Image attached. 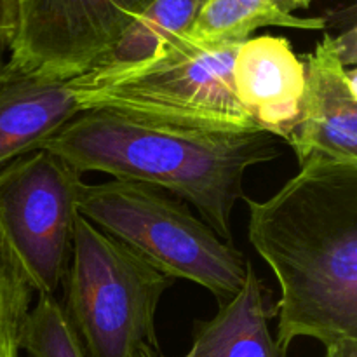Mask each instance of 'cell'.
Returning a JSON list of instances; mask_svg holds the SVG:
<instances>
[{
  "label": "cell",
  "mask_w": 357,
  "mask_h": 357,
  "mask_svg": "<svg viewBox=\"0 0 357 357\" xmlns=\"http://www.w3.org/2000/svg\"><path fill=\"white\" fill-rule=\"evenodd\" d=\"M261 26L323 30L326 20L284 14L265 0H206L187 33L211 44H243Z\"/></svg>",
  "instance_id": "cell-13"
},
{
  "label": "cell",
  "mask_w": 357,
  "mask_h": 357,
  "mask_svg": "<svg viewBox=\"0 0 357 357\" xmlns=\"http://www.w3.org/2000/svg\"><path fill=\"white\" fill-rule=\"evenodd\" d=\"M204 2H206V0H204Z\"/></svg>",
  "instance_id": "cell-20"
},
{
  "label": "cell",
  "mask_w": 357,
  "mask_h": 357,
  "mask_svg": "<svg viewBox=\"0 0 357 357\" xmlns=\"http://www.w3.org/2000/svg\"><path fill=\"white\" fill-rule=\"evenodd\" d=\"M80 112L72 79L0 63V167L40 149Z\"/></svg>",
  "instance_id": "cell-10"
},
{
  "label": "cell",
  "mask_w": 357,
  "mask_h": 357,
  "mask_svg": "<svg viewBox=\"0 0 357 357\" xmlns=\"http://www.w3.org/2000/svg\"><path fill=\"white\" fill-rule=\"evenodd\" d=\"M174 279L77 216L63 316L84 357H164L155 316Z\"/></svg>",
  "instance_id": "cell-3"
},
{
  "label": "cell",
  "mask_w": 357,
  "mask_h": 357,
  "mask_svg": "<svg viewBox=\"0 0 357 357\" xmlns=\"http://www.w3.org/2000/svg\"><path fill=\"white\" fill-rule=\"evenodd\" d=\"M351 345H357V344L331 345V347H326V354H324V357H347L349 347H351Z\"/></svg>",
  "instance_id": "cell-19"
},
{
  "label": "cell",
  "mask_w": 357,
  "mask_h": 357,
  "mask_svg": "<svg viewBox=\"0 0 357 357\" xmlns=\"http://www.w3.org/2000/svg\"><path fill=\"white\" fill-rule=\"evenodd\" d=\"M153 0H16L10 61L56 79L84 75Z\"/></svg>",
  "instance_id": "cell-7"
},
{
  "label": "cell",
  "mask_w": 357,
  "mask_h": 357,
  "mask_svg": "<svg viewBox=\"0 0 357 357\" xmlns=\"http://www.w3.org/2000/svg\"><path fill=\"white\" fill-rule=\"evenodd\" d=\"M202 3L204 0H153L94 68L73 79V86H96L155 59L174 38L190 30Z\"/></svg>",
  "instance_id": "cell-12"
},
{
  "label": "cell",
  "mask_w": 357,
  "mask_h": 357,
  "mask_svg": "<svg viewBox=\"0 0 357 357\" xmlns=\"http://www.w3.org/2000/svg\"><path fill=\"white\" fill-rule=\"evenodd\" d=\"M82 174L37 149L0 167V241L38 296L65 284Z\"/></svg>",
  "instance_id": "cell-6"
},
{
  "label": "cell",
  "mask_w": 357,
  "mask_h": 357,
  "mask_svg": "<svg viewBox=\"0 0 357 357\" xmlns=\"http://www.w3.org/2000/svg\"><path fill=\"white\" fill-rule=\"evenodd\" d=\"M239 45L211 44L183 33L152 61L107 82L73 89L82 110L107 108L195 128L258 129L234 91L232 66Z\"/></svg>",
  "instance_id": "cell-5"
},
{
  "label": "cell",
  "mask_w": 357,
  "mask_h": 357,
  "mask_svg": "<svg viewBox=\"0 0 357 357\" xmlns=\"http://www.w3.org/2000/svg\"><path fill=\"white\" fill-rule=\"evenodd\" d=\"M300 114L288 138L298 164H357V68H345L330 33L305 58Z\"/></svg>",
  "instance_id": "cell-8"
},
{
  "label": "cell",
  "mask_w": 357,
  "mask_h": 357,
  "mask_svg": "<svg viewBox=\"0 0 357 357\" xmlns=\"http://www.w3.org/2000/svg\"><path fill=\"white\" fill-rule=\"evenodd\" d=\"M275 314L271 289L246 260L241 291L222 303L211 319L195 321L192 347L183 357H288L268 326Z\"/></svg>",
  "instance_id": "cell-11"
},
{
  "label": "cell",
  "mask_w": 357,
  "mask_h": 357,
  "mask_svg": "<svg viewBox=\"0 0 357 357\" xmlns=\"http://www.w3.org/2000/svg\"><path fill=\"white\" fill-rule=\"evenodd\" d=\"M335 38V47H337L338 56H340L342 63L345 68H356L357 63V35L356 26L352 24L347 31Z\"/></svg>",
  "instance_id": "cell-16"
},
{
  "label": "cell",
  "mask_w": 357,
  "mask_h": 357,
  "mask_svg": "<svg viewBox=\"0 0 357 357\" xmlns=\"http://www.w3.org/2000/svg\"><path fill=\"white\" fill-rule=\"evenodd\" d=\"M281 146L282 139L260 129L195 128L94 108L80 112L40 149L80 174L100 171L169 192L232 243V213L246 197V171L278 159Z\"/></svg>",
  "instance_id": "cell-2"
},
{
  "label": "cell",
  "mask_w": 357,
  "mask_h": 357,
  "mask_svg": "<svg viewBox=\"0 0 357 357\" xmlns=\"http://www.w3.org/2000/svg\"><path fill=\"white\" fill-rule=\"evenodd\" d=\"M236 98L258 129L288 142L300 114L305 65L284 37H250L232 66Z\"/></svg>",
  "instance_id": "cell-9"
},
{
  "label": "cell",
  "mask_w": 357,
  "mask_h": 357,
  "mask_svg": "<svg viewBox=\"0 0 357 357\" xmlns=\"http://www.w3.org/2000/svg\"><path fill=\"white\" fill-rule=\"evenodd\" d=\"M16 30V0H0V44H9Z\"/></svg>",
  "instance_id": "cell-17"
},
{
  "label": "cell",
  "mask_w": 357,
  "mask_h": 357,
  "mask_svg": "<svg viewBox=\"0 0 357 357\" xmlns=\"http://www.w3.org/2000/svg\"><path fill=\"white\" fill-rule=\"evenodd\" d=\"M265 2L284 14H295V10L298 9H309L314 0H265Z\"/></svg>",
  "instance_id": "cell-18"
},
{
  "label": "cell",
  "mask_w": 357,
  "mask_h": 357,
  "mask_svg": "<svg viewBox=\"0 0 357 357\" xmlns=\"http://www.w3.org/2000/svg\"><path fill=\"white\" fill-rule=\"evenodd\" d=\"M244 202L250 243L281 288L279 347L357 344V164L309 160L267 201Z\"/></svg>",
  "instance_id": "cell-1"
},
{
  "label": "cell",
  "mask_w": 357,
  "mask_h": 357,
  "mask_svg": "<svg viewBox=\"0 0 357 357\" xmlns=\"http://www.w3.org/2000/svg\"><path fill=\"white\" fill-rule=\"evenodd\" d=\"M33 289L0 241V357H17Z\"/></svg>",
  "instance_id": "cell-15"
},
{
  "label": "cell",
  "mask_w": 357,
  "mask_h": 357,
  "mask_svg": "<svg viewBox=\"0 0 357 357\" xmlns=\"http://www.w3.org/2000/svg\"><path fill=\"white\" fill-rule=\"evenodd\" d=\"M77 211L162 274L208 289L220 305L234 298L246 281L243 253L220 239L183 201L152 185L124 180L84 183Z\"/></svg>",
  "instance_id": "cell-4"
},
{
  "label": "cell",
  "mask_w": 357,
  "mask_h": 357,
  "mask_svg": "<svg viewBox=\"0 0 357 357\" xmlns=\"http://www.w3.org/2000/svg\"><path fill=\"white\" fill-rule=\"evenodd\" d=\"M20 351L31 357H84L56 296H38L23 326Z\"/></svg>",
  "instance_id": "cell-14"
}]
</instances>
